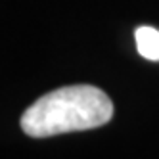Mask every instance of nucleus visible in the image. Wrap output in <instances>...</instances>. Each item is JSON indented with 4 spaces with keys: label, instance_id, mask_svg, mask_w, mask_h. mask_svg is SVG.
I'll list each match as a JSON object with an SVG mask.
<instances>
[{
    "label": "nucleus",
    "instance_id": "nucleus-1",
    "mask_svg": "<svg viewBox=\"0 0 159 159\" xmlns=\"http://www.w3.org/2000/svg\"><path fill=\"white\" fill-rule=\"evenodd\" d=\"M113 115L109 96L96 86L73 84L40 96L21 115V129L33 138L88 130L106 125Z\"/></svg>",
    "mask_w": 159,
    "mask_h": 159
},
{
    "label": "nucleus",
    "instance_id": "nucleus-2",
    "mask_svg": "<svg viewBox=\"0 0 159 159\" xmlns=\"http://www.w3.org/2000/svg\"><path fill=\"white\" fill-rule=\"evenodd\" d=\"M136 48L140 56L152 61H159V31L153 27H138L134 31Z\"/></svg>",
    "mask_w": 159,
    "mask_h": 159
}]
</instances>
